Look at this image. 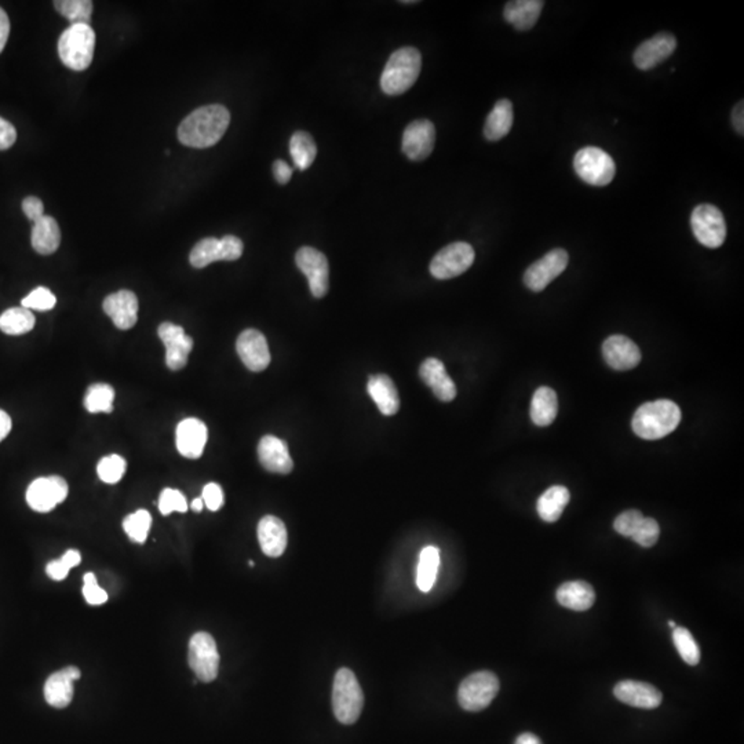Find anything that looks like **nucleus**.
Wrapping results in <instances>:
<instances>
[{"instance_id": "42", "label": "nucleus", "mask_w": 744, "mask_h": 744, "mask_svg": "<svg viewBox=\"0 0 744 744\" xmlns=\"http://www.w3.org/2000/svg\"><path fill=\"white\" fill-rule=\"evenodd\" d=\"M80 561H82V556H80L78 550H68L60 560L51 561V563L47 564V575H49V578L53 579V581H64L68 574H69V569H72L73 566L79 565Z\"/></svg>"}, {"instance_id": "27", "label": "nucleus", "mask_w": 744, "mask_h": 744, "mask_svg": "<svg viewBox=\"0 0 744 744\" xmlns=\"http://www.w3.org/2000/svg\"><path fill=\"white\" fill-rule=\"evenodd\" d=\"M556 599L558 604L568 610L583 611L590 610L595 602V592L592 584L583 581L565 582L561 584L556 592Z\"/></svg>"}, {"instance_id": "17", "label": "nucleus", "mask_w": 744, "mask_h": 744, "mask_svg": "<svg viewBox=\"0 0 744 744\" xmlns=\"http://www.w3.org/2000/svg\"><path fill=\"white\" fill-rule=\"evenodd\" d=\"M677 49V39L672 33L660 32L637 47L634 65L638 69L649 70L672 56Z\"/></svg>"}, {"instance_id": "15", "label": "nucleus", "mask_w": 744, "mask_h": 744, "mask_svg": "<svg viewBox=\"0 0 744 744\" xmlns=\"http://www.w3.org/2000/svg\"><path fill=\"white\" fill-rule=\"evenodd\" d=\"M159 338L166 346V364L171 371L182 370L193 349V339L181 326L163 323L158 328Z\"/></svg>"}, {"instance_id": "44", "label": "nucleus", "mask_w": 744, "mask_h": 744, "mask_svg": "<svg viewBox=\"0 0 744 744\" xmlns=\"http://www.w3.org/2000/svg\"><path fill=\"white\" fill-rule=\"evenodd\" d=\"M659 537L660 527L657 519H651V517H644L631 539L642 547H652V546L657 545Z\"/></svg>"}, {"instance_id": "52", "label": "nucleus", "mask_w": 744, "mask_h": 744, "mask_svg": "<svg viewBox=\"0 0 744 744\" xmlns=\"http://www.w3.org/2000/svg\"><path fill=\"white\" fill-rule=\"evenodd\" d=\"M273 176L279 184L286 185L291 179L292 169L284 161H276L273 163Z\"/></svg>"}, {"instance_id": "36", "label": "nucleus", "mask_w": 744, "mask_h": 744, "mask_svg": "<svg viewBox=\"0 0 744 744\" xmlns=\"http://www.w3.org/2000/svg\"><path fill=\"white\" fill-rule=\"evenodd\" d=\"M115 390L106 383H94L87 389L85 397V407L91 414L114 411Z\"/></svg>"}, {"instance_id": "25", "label": "nucleus", "mask_w": 744, "mask_h": 744, "mask_svg": "<svg viewBox=\"0 0 744 744\" xmlns=\"http://www.w3.org/2000/svg\"><path fill=\"white\" fill-rule=\"evenodd\" d=\"M287 528L275 516H265L258 524V540L268 557L278 558L286 552Z\"/></svg>"}, {"instance_id": "47", "label": "nucleus", "mask_w": 744, "mask_h": 744, "mask_svg": "<svg viewBox=\"0 0 744 744\" xmlns=\"http://www.w3.org/2000/svg\"><path fill=\"white\" fill-rule=\"evenodd\" d=\"M85 586H83V595H85L86 602L90 605L106 604L108 602V594L106 590L101 589L96 583V578L94 574H86Z\"/></svg>"}, {"instance_id": "51", "label": "nucleus", "mask_w": 744, "mask_h": 744, "mask_svg": "<svg viewBox=\"0 0 744 744\" xmlns=\"http://www.w3.org/2000/svg\"><path fill=\"white\" fill-rule=\"evenodd\" d=\"M17 140V132L12 123L0 117V151L12 148Z\"/></svg>"}, {"instance_id": "37", "label": "nucleus", "mask_w": 744, "mask_h": 744, "mask_svg": "<svg viewBox=\"0 0 744 744\" xmlns=\"http://www.w3.org/2000/svg\"><path fill=\"white\" fill-rule=\"evenodd\" d=\"M190 265L196 269L206 268L210 263L221 261V247H219V240L216 237H206L200 240L195 247L192 248L189 255Z\"/></svg>"}, {"instance_id": "6", "label": "nucleus", "mask_w": 744, "mask_h": 744, "mask_svg": "<svg viewBox=\"0 0 744 744\" xmlns=\"http://www.w3.org/2000/svg\"><path fill=\"white\" fill-rule=\"evenodd\" d=\"M574 169L582 181L592 187L610 185L616 174L613 159L597 146H587L578 151L574 159Z\"/></svg>"}, {"instance_id": "40", "label": "nucleus", "mask_w": 744, "mask_h": 744, "mask_svg": "<svg viewBox=\"0 0 744 744\" xmlns=\"http://www.w3.org/2000/svg\"><path fill=\"white\" fill-rule=\"evenodd\" d=\"M151 526H152V517H151L149 511L143 510V509L130 514L123 521V529L129 535L133 542L137 543L145 542Z\"/></svg>"}, {"instance_id": "4", "label": "nucleus", "mask_w": 744, "mask_h": 744, "mask_svg": "<svg viewBox=\"0 0 744 744\" xmlns=\"http://www.w3.org/2000/svg\"><path fill=\"white\" fill-rule=\"evenodd\" d=\"M96 32L87 23H72L59 41V56L69 69L82 72L93 61Z\"/></svg>"}, {"instance_id": "53", "label": "nucleus", "mask_w": 744, "mask_h": 744, "mask_svg": "<svg viewBox=\"0 0 744 744\" xmlns=\"http://www.w3.org/2000/svg\"><path fill=\"white\" fill-rule=\"evenodd\" d=\"M10 35V21L7 17L6 12L0 7V53L4 51L6 46L7 39Z\"/></svg>"}, {"instance_id": "19", "label": "nucleus", "mask_w": 744, "mask_h": 744, "mask_svg": "<svg viewBox=\"0 0 744 744\" xmlns=\"http://www.w3.org/2000/svg\"><path fill=\"white\" fill-rule=\"evenodd\" d=\"M605 362L616 371H629L641 362L639 347L628 336L612 335L602 344Z\"/></svg>"}, {"instance_id": "39", "label": "nucleus", "mask_w": 744, "mask_h": 744, "mask_svg": "<svg viewBox=\"0 0 744 744\" xmlns=\"http://www.w3.org/2000/svg\"><path fill=\"white\" fill-rule=\"evenodd\" d=\"M56 9L72 23H87L90 25L93 2L90 0H61L54 2Z\"/></svg>"}, {"instance_id": "1", "label": "nucleus", "mask_w": 744, "mask_h": 744, "mask_svg": "<svg viewBox=\"0 0 744 744\" xmlns=\"http://www.w3.org/2000/svg\"><path fill=\"white\" fill-rule=\"evenodd\" d=\"M231 123L228 109L219 104L206 106L188 115L179 127V142L196 149L216 145Z\"/></svg>"}, {"instance_id": "38", "label": "nucleus", "mask_w": 744, "mask_h": 744, "mask_svg": "<svg viewBox=\"0 0 744 744\" xmlns=\"http://www.w3.org/2000/svg\"><path fill=\"white\" fill-rule=\"evenodd\" d=\"M673 641H675V648L678 654L683 657L684 662L688 663L689 666H696L701 662V648H699L698 642L692 636L691 631L685 628H675L673 630Z\"/></svg>"}, {"instance_id": "3", "label": "nucleus", "mask_w": 744, "mask_h": 744, "mask_svg": "<svg viewBox=\"0 0 744 744\" xmlns=\"http://www.w3.org/2000/svg\"><path fill=\"white\" fill-rule=\"evenodd\" d=\"M422 69V56L414 47H403L391 54L381 77V88L388 96H400L414 86Z\"/></svg>"}, {"instance_id": "59", "label": "nucleus", "mask_w": 744, "mask_h": 744, "mask_svg": "<svg viewBox=\"0 0 744 744\" xmlns=\"http://www.w3.org/2000/svg\"><path fill=\"white\" fill-rule=\"evenodd\" d=\"M248 565L254 566L255 565L254 561H250V563H248Z\"/></svg>"}, {"instance_id": "9", "label": "nucleus", "mask_w": 744, "mask_h": 744, "mask_svg": "<svg viewBox=\"0 0 744 744\" xmlns=\"http://www.w3.org/2000/svg\"><path fill=\"white\" fill-rule=\"evenodd\" d=\"M476 253L469 243L456 242L441 248L430 262V273L438 280L464 275L473 265Z\"/></svg>"}, {"instance_id": "57", "label": "nucleus", "mask_w": 744, "mask_h": 744, "mask_svg": "<svg viewBox=\"0 0 744 744\" xmlns=\"http://www.w3.org/2000/svg\"><path fill=\"white\" fill-rule=\"evenodd\" d=\"M190 508H192L193 511H197V513H200V511L203 510V508H205V502H203L202 498H196V500L193 501L192 505H190Z\"/></svg>"}, {"instance_id": "22", "label": "nucleus", "mask_w": 744, "mask_h": 744, "mask_svg": "<svg viewBox=\"0 0 744 744\" xmlns=\"http://www.w3.org/2000/svg\"><path fill=\"white\" fill-rule=\"evenodd\" d=\"M80 670L68 666L47 678L44 684V699L50 706L65 709L73 699V683L79 680Z\"/></svg>"}, {"instance_id": "34", "label": "nucleus", "mask_w": 744, "mask_h": 744, "mask_svg": "<svg viewBox=\"0 0 744 744\" xmlns=\"http://www.w3.org/2000/svg\"><path fill=\"white\" fill-rule=\"evenodd\" d=\"M35 321L32 310L12 308L0 316V330L7 335H23L33 330Z\"/></svg>"}, {"instance_id": "7", "label": "nucleus", "mask_w": 744, "mask_h": 744, "mask_svg": "<svg viewBox=\"0 0 744 744\" xmlns=\"http://www.w3.org/2000/svg\"><path fill=\"white\" fill-rule=\"evenodd\" d=\"M500 678L492 672H477L462 681L458 689V702L466 712H482L490 706L500 692Z\"/></svg>"}, {"instance_id": "28", "label": "nucleus", "mask_w": 744, "mask_h": 744, "mask_svg": "<svg viewBox=\"0 0 744 744\" xmlns=\"http://www.w3.org/2000/svg\"><path fill=\"white\" fill-rule=\"evenodd\" d=\"M543 6L542 0H513L506 4L503 15L517 31H529L537 25Z\"/></svg>"}, {"instance_id": "43", "label": "nucleus", "mask_w": 744, "mask_h": 744, "mask_svg": "<svg viewBox=\"0 0 744 744\" xmlns=\"http://www.w3.org/2000/svg\"><path fill=\"white\" fill-rule=\"evenodd\" d=\"M57 304V298L53 292L50 291L46 287H38L33 289L30 295L23 298V308L30 310H39V312H47V310L53 309Z\"/></svg>"}, {"instance_id": "5", "label": "nucleus", "mask_w": 744, "mask_h": 744, "mask_svg": "<svg viewBox=\"0 0 744 744\" xmlns=\"http://www.w3.org/2000/svg\"><path fill=\"white\" fill-rule=\"evenodd\" d=\"M364 694L351 668H341L334 678L333 710L341 724L352 725L359 720Z\"/></svg>"}, {"instance_id": "46", "label": "nucleus", "mask_w": 744, "mask_h": 744, "mask_svg": "<svg viewBox=\"0 0 744 744\" xmlns=\"http://www.w3.org/2000/svg\"><path fill=\"white\" fill-rule=\"evenodd\" d=\"M642 519H644V516L639 510L623 511L613 521V528L622 537H631L638 528L639 524H641Z\"/></svg>"}, {"instance_id": "2", "label": "nucleus", "mask_w": 744, "mask_h": 744, "mask_svg": "<svg viewBox=\"0 0 744 744\" xmlns=\"http://www.w3.org/2000/svg\"><path fill=\"white\" fill-rule=\"evenodd\" d=\"M680 422L681 409L675 401L657 400L637 409L631 427L644 440H659L675 432Z\"/></svg>"}, {"instance_id": "16", "label": "nucleus", "mask_w": 744, "mask_h": 744, "mask_svg": "<svg viewBox=\"0 0 744 744\" xmlns=\"http://www.w3.org/2000/svg\"><path fill=\"white\" fill-rule=\"evenodd\" d=\"M236 349L243 364L253 372H261L271 364L268 341L262 333L254 328L240 334L236 342Z\"/></svg>"}, {"instance_id": "54", "label": "nucleus", "mask_w": 744, "mask_h": 744, "mask_svg": "<svg viewBox=\"0 0 744 744\" xmlns=\"http://www.w3.org/2000/svg\"><path fill=\"white\" fill-rule=\"evenodd\" d=\"M732 123H733V127H735L736 132H738L739 134L743 135L744 134V106H743V101H740V103H739L738 106H735V109H733Z\"/></svg>"}, {"instance_id": "30", "label": "nucleus", "mask_w": 744, "mask_h": 744, "mask_svg": "<svg viewBox=\"0 0 744 744\" xmlns=\"http://www.w3.org/2000/svg\"><path fill=\"white\" fill-rule=\"evenodd\" d=\"M513 104L509 99H501L493 106L485 120L484 135L488 141H500L510 133L513 127Z\"/></svg>"}, {"instance_id": "18", "label": "nucleus", "mask_w": 744, "mask_h": 744, "mask_svg": "<svg viewBox=\"0 0 744 744\" xmlns=\"http://www.w3.org/2000/svg\"><path fill=\"white\" fill-rule=\"evenodd\" d=\"M613 694L622 703L638 709H657L663 702L662 692L642 681H620L613 688Z\"/></svg>"}, {"instance_id": "35", "label": "nucleus", "mask_w": 744, "mask_h": 744, "mask_svg": "<svg viewBox=\"0 0 744 744\" xmlns=\"http://www.w3.org/2000/svg\"><path fill=\"white\" fill-rule=\"evenodd\" d=\"M289 153L298 170L309 169L317 155V146L312 135L307 132H297L289 141Z\"/></svg>"}, {"instance_id": "50", "label": "nucleus", "mask_w": 744, "mask_h": 744, "mask_svg": "<svg viewBox=\"0 0 744 744\" xmlns=\"http://www.w3.org/2000/svg\"><path fill=\"white\" fill-rule=\"evenodd\" d=\"M23 211L28 216V219L35 224L41 216H44L43 202L35 196H28V197L23 198Z\"/></svg>"}, {"instance_id": "41", "label": "nucleus", "mask_w": 744, "mask_h": 744, "mask_svg": "<svg viewBox=\"0 0 744 744\" xmlns=\"http://www.w3.org/2000/svg\"><path fill=\"white\" fill-rule=\"evenodd\" d=\"M126 461L122 456L114 454V455L106 456V458L99 461L98 466H96V473H98L101 482H106V484H116L126 473Z\"/></svg>"}, {"instance_id": "58", "label": "nucleus", "mask_w": 744, "mask_h": 744, "mask_svg": "<svg viewBox=\"0 0 744 744\" xmlns=\"http://www.w3.org/2000/svg\"><path fill=\"white\" fill-rule=\"evenodd\" d=\"M668 626L675 630V629L677 628V623H675V620H668Z\"/></svg>"}, {"instance_id": "26", "label": "nucleus", "mask_w": 744, "mask_h": 744, "mask_svg": "<svg viewBox=\"0 0 744 744\" xmlns=\"http://www.w3.org/2000/svg\"><path fill=\"white\" fill-rule=\"evenodd\" d=\"M368 394L386 417L397 414L400 409V396L393 381L385 374L371 375L367 385Z\"/></svg>"}, {"instance_id": "11", "label": "nucleus", "mask_w": 744, "mask_h": 744, "mask_svg": "<svg viewBox=\"0 0 744 744\" xmlns=\"http://www.w3.org/2000/svg\"><path fill=\"white\" fill-rule=\"evenodd\" d=\"M295 263L309 281L310 292L315 298H323L330 287V266L323 253L313 247H302L295 255Z\"/></svg>"}, {"instance_id": "23", "label": "nucleus", "mask_w": 744, "mask_h": 744, "mask_svg": "<svg viewBox=\"0 0 744 744\" xmlns=\"http://www.w3.org/2000/svg\"><path fill=\"white\" fill-rule=\"evenodd\" d=\"M258 458L261 464L271 473H291L294 462L289 455L286 441L275 436H265L258 444Z\"/></svg>"}, {"instance_id": "12", "label": "nucleus", "mask_w": 744, "mask_h": 744, "mask_svg": "<svg viewBox=\"0 0 744 744\" xmlns=\"http://www.w3.org/2000/svg\"><path fill=\"white\" fill-rule=\"evenodd\" d=\"M67 482L60 476L41 477L31 482L27 490V502L38 513H49L68 496Z\"/></svg>"}, {"instance_id": "13", "label": "nucleus", "mask_w": 744, "mask_h": 744, "mask_svg": "<svg viewBox=\"0 0 744 744\" xmlns=\"http://www.w3.org/2000/svg\"><path fill=\"white\" fill-rule=\"evenodd\" d=\"M568 262V253L563 248H556L527 269L524 283L531 291H543L565 271Z\"/></svg>"}, {"instance_id": "33", "label": "nucleus", "mask_w": 744, "mask_h": 744, "mask_svg": "<svg viewBox=\"0 0 744 744\" xmlns=\"http://www.w3.org/2000/svg\"><path fill=\"white\" fill-rule=\"evenodd\" d=\"M440 568V550L436 546H427L419 555L417 568V586L422 592H430L435 586Z\"/></svg>"}, {"instance_id": "21", "label": "nucleus", "mask_w": 744, "mask_h": 744, "mask_svg": "<svg viewBox=\"0 0 744 744\" xmlns=\"http://www.w3.org/2000/svg\"><path fill=\"white\" fill-rule=\"evenodd\" d=\"M207 427L196 418H188L177 427V450L185 458H200L207 444Z\"/></svg>"}, {"instance_id": "49", "label": "nucleus", "mask_w": 744, "mask_h": 744, "mask_svg": "<svg viewBox=\"0 0 744 744\" xmlns=\"http://www.w3.org/2000/svg\"><path fill=\"white\" fill-rule=\"evenodd\" d=\"M202 500L208 510L216 511L224 505V492L216 482H210L203 488Z\"/></svg>"}, {"instance_id": "20", "label": "nucleus", "mask_w": 744, "mask_h": 744, "mask_svg": "<svg viewBox=\"0 0 744 744\" xmlns=\"http://www.w3.org/2000/svg\"><path fill=\"white\" fill-rule=\"evenodd\" d=\"M103 308L119 330H130L137 323L138 298L129 289H122L108 295Z\"/></svg>"}, {"instance_id": "32", "label": "nucleus", "mask_w": 744, "mask_h": 744, "mask_svg": "<svg viewBox=\"0 0 744 744\" xmlns=\"http://www.w3.org/2000/svg\"><path fill=\"white\" fill-rule=\"evenodd\" d=\"M571 495L568 488L563 485H555L543 492L537 500V514L546 523H556L563 514L564 509L568 505Z\"/></svg>"}, {"instance_id": "56", "label": "nucleus", "mask_w": 744, "mask_h": 744, "mask_svg": "<svg viewBox=\"0 0 744 744\" xmlns=\"http://www.w3.org/2000/svg\"><path fill=\"white\" fill-rule=\"evenodd\" d=\"M514 744H542V740L537 738V735L534 733H521L519 738L516 739V743Z\"/></svg>"}, {"instance_id": "55", "label": "nucleus", "mask_w": 744, "mask_h": 744, "mask_svg": "<svg viewBox=\"0 0 744 744\" xmlns=\"http://www.w3.org/2000/svg\"><path fill=\"white\" fill-rule=\"evenodd\" d=\"M12 430V418L4 409H0V443L9 436Z\"/></svg>"}, {"instance_id": "29", "label": "nucleus", "mask_w": 744, "mask_h": 744, "mask_svg": "<svg viewBox=\"0 0 744 744\" xmlns=\"http://www.w3.org/2000/svg\"><path fill=\"white\" fill-rule=\"evenodd\" d=\"M31 243L33 250L41 255H50L61 244V231L53 216H44L33 224Z\"/></svg>"}, {"instance_id": "45", "label": "nucleus", "mask_w": 744, "mask_h": 744, "mask_svg": "<svg viewBox=\"0 0 744 744\" xmlns=\"http://www.w3.org/2000/svg\"><path fill=\"white\" fill-rule=\"evenodd\" d=\"M159 510L161 511L163 516H169L172 511L185 513L188 510L187 498L179 490L166 488L161 492V500H159Z\"/></svg>"}, {"instance_id": "14", "label": "nucleus", "mask_w": 744, "mask_h": 744, "mask_svg": "<svg viewBox=\"0 0 744 744\" xmlns=\"http://www.w3.org/2000/svg\"><path fill=\"white\" fill-rule=\"evenodd\" d=\"M436 142V129L430 120L419 119L409 123L404 130V155L414 161H425L432 155Z\"/></svg>"}, {"instance_id": "8", "label": "nucleus", "mask_w": 744, "mask_h": 744, "mask_svg": "<svg viewBox=\"0 0 744 744\" xmlns=\"http://www.w3.org/2000/svg\"><path fill=\"white\" fill-rule=\"evenodd\" d=\"M694 237L707 248H718L727 239V222L720 208L712 205H699L691 216Z\"/></svg>"}, {"instance_id": "48", "label": "nucleus", "mask_w": 744, "mask_h": 744, "mask_svg": "<svg viewBox=\"0 0 744 744\" xmlns=\"http://www.w3.org/2000/svg\"><path fill=\"white\" fill-rule=\"evenodd\" d=\"M219 247H221V261L239 260L244 250L242 240L232 234L219 239Z\"/></svg>"}, {"instance_id": "10", "label": "nucleus", "mask_w": 744, "mask_h": 744, "mask_svg": "<svg viewBox=\"0 0 744 744\" xmlns=\"http://www.w3.org/2000/svg\"><path fill=\"white\" fill-rule=\"evenodd\" d=\"M188 660L198 680L203 683L216 680L219 670V654L216 639L205 631L196 633L189 641Z\"/></svg>"}, {"instance_id": "24", "label": "nucleus", "mask_w": 744, "mask_h": 744, "mask_svg": "<svg viewBox=\"0 0 744 744\" xmlns=\"http://www.w3.org/2000/svg\"><path fill=\"white\" fill-rule=\"evenodd\" d=\"M420 380L432 389L435 396L443 403H450L456 397V386L445 367L437 359H427L419 367Z\"/></svg>"}, {"instance_id": "31", "label": "nucleus", "mask_w": 744, "mask_h": 744, "mask_svg": "<svg viewBox=\"0 0 744 744\" xmlns=\"http://www.w3.org/2000/svg\"><path fill=\"white\" fill-rule=\"evenodd\" d=\"M558 412L557 394L553 389L542 386L535 391L531 403V419L537 427H549Z\"/></svg>"}]
</instances>
